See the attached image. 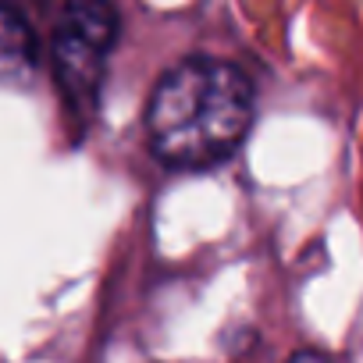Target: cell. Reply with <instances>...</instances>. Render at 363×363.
<instances>
[{
	"label": "cell",
	"mask_w": 363,
	"mask_h": 363,
	"mask_svg": "<svg viewBox=\"0 0 363 363\" xmlns=\"http://www.w3.org/2000/svg\"><path fill=\"white\" fill-rule=\"evenodd\" d=\"M253 125V86L232 61L193 54L174 61L146 104V139L160 164L207 171L228 160Z\"/></svg>",
	"instance_id": "6da1fadb"
},
{
	"label": "cell",
	"mask_w": 363,
	"mask_h": 363,
	"mask_svg": "<svg viewBox=\"0 0 363 363\" xmlns=\"http://www.w3.org/2000/svg\"><path fill=\"white\" fill-rule=\"evenodd\" d=\"M114 40H118V11L111 4L79 0V4H68L61 11L50 57H54L57 89L75 118H89L96 111Z\"/></svg>",
	"instance_id": "7a4b0ae2"
},
{
	"label": "cell",
	"mask_w": 363,
	"mask_h": 363,
	"mask_svg": "<svg viewBox=\"0 0 363 363\" xmlns=\"http://www.w3.org/2000/svg\"><path fill=\"white\" fill-rule=\"evenodd\" d=\"M40 43L15 8H0V86H26L36 75Z\"/></svg>",
	"instance_id": "3957f363"
},
{
	"label": "cell",
	"mask_w": 363,
	"mask_h": 363,
	"mask_svg": "<svg viewBox=\"0 0 363 363\" xmlns=\"http://www.w3.org/2000/svg\"><path fill=\"white\" fill-rule=\"evenodd\" d=\"M285 363H331L324 352H317V349H299V352H292Z\"/></svg>",
	"instance_id": "277c9868"
}]
</instances>
